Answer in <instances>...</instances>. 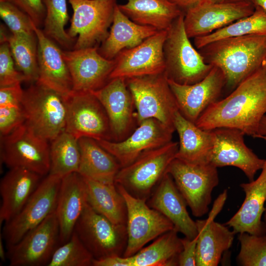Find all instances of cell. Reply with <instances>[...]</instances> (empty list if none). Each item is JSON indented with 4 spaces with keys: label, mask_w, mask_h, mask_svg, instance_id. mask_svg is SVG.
Returning <instances> with one entry per match:
<instances>
[{
    "label": "cell",
    "mask_w": 266,
    "mask_h": 266,
    "mask_svg": "<svg viewBox=\"0 0 266 266\" xmlns=\"http://www.w3.org/2000/svg\"><path fill=\"white\" fill-rule=\"evenodd\" d=\"M266 113V61L227 97L209 106L195 124L206 130L236 129L255 137Z\"/></svg>",
    "instance_id": "obj_1"
},
{
    "label": "cell",
    "mask_w": 266,
    "mask_h": 266,
    "mask_svg": "<svg viewBox=\"0 0 266 266\" xmlns=\"http://www.w3.org/2000/svg\"><path fill=\"white\" fill-rule=\"evenodd\" d=\"M204 61L223 72L226 85L234 90L266 61V36L248 35L218 40L199 49Z\"/></svg>",
    "instance_id": "obj_2"
},
{
    "label": "cell",
    "mask_w": 266,
    "mask_h": 266,
    "mask_svg": "<svg viewBox=\"0 0 266 266\" xmlns=\"http://www.w3.org/2000/svg\"><path fill=\"white\" fill-rule=\"evenodd\" d=\"M182 12L167 30L164 46L165 72L168 78L185 85L203 79L213 66L206 63L187 34Z\"/></svg>",
    "instance_id": "obj_3"
},
{
    "label": "cell",
    "mask_w": 266,
    "mask_h": 266,
    "mask_svg": "<svg viewBox=\"0 0 266 266\" xmlns=\"http://www.w3.org/2000/svg\"><path fill=\"white\" fill-rule=\"evenodd\" d=\"M24 124L38 136L51 141L66 131L65 96L37 83L24 90Z\"/></svg>",
    "instance_id": "obj_4"
},
{
    "label": "cell",
    "mask_w": 266,
    "mask_h": 266,
    "mask_svg": "<svg viewBox=\"0 0 266 266\" xmlns=\"http://www.w3.org/2000/svg\"><path fill=\"white\" fill-rule=\"evenodd\" d=\"M179 142L171 141L146 151L118 172L115 184L123 187L133 196L146 201L166 173L175 158Z\"/></svg>",
    "instance_id": "obj_5"
},
{
    "label": "cell",
    "mask_w": 266,
    "mask_h": 266,
    "mask_svg": "<svg viewBox=\"0 0 266 266\" xmlns=\"http://www.w3.org/2000/svg\"><path fill=\"white\" fill-rule=\"evenodd\" d=\"M126 82L136 109L138 124L154 118L175 129L174 115L179 108L165 72L126 79Z\"/></svg>",
    "instance_id": "obj_6"
},
{
    "label": "cell",
    "mask_w": 266,
    "mask_h": 266,
    "mask_svg": "<svg viewBox=\"0 0 266 266\" xmlns=\"http://www.w3.org/2000/svg\"><path fill=\"white\" fill-rule=\"evenodd\" d=\"M166 173L173 178L193 215L200 217L206 214L212 191L219 183L217 167L209 162L192 163L175 158Z\"/></svg>",
    "instance_id": "obj_7"
},
{
    "label": "cell",
    "mask_w": 266,
    "mask_h": 266,
    "mask_svg": "<svg viewBox=\"0 0 266 266\" xmlns=\"http://www.w3.org/2000/svg\"><path fill=\"white\" fill-rule=\"evenodd\" d=\"M74 231L94 259L123 256L128 242L126 225L113 223L88 203Z\"/></svg>",
    "instance_id": "obj_8"
},
{
    "label": "cell",
    "mask_w": 266,
    "mask_h": 266,
    "mask_svg": "<svg viewBox=\"0 0 266 266\" xmlns=\"http://www.w3.org/2000/svg\"><path fill=\"white\" fill-rule=\"evenodd\" d=\"M73 14L68 35L77 38L72 49L92 47L107 37L116 6V0H67Z\"/></svg>",
    "instance_id": "obj_9"
},
{
    "label": "cell",
    "mask_w": 266,
    "mask_h": 266,
    "mask_svg": "<svg viewBox=\"0 0 266 266\" xmlns=\"http://www.w3.org/2000/svg\"><path fill=\"white\" fill-rule=\"evenodd\" d=\"M0 160L10 168H25L44 176L50 169V146L23 124L0 136Z\"/></svg>",
    "instance_id": "obj_10"
},
{
    "label": "cell",
    "mask_w": 266,
    "mask_h": 266,
    "mask_svg": "<svg viewBox=\"0 0 266 266\" xmlns=\"http://www.w3.org/2000/svg\"><path fill=\"white\" fill-rule=\"evenodd\" d=\"M62 178L48 174L21 211L4 223L2 236L7 247L18 242L55 210Z\"/></svg>",
    "instance_id": "obj_11"
},
{
    "label": "cell",
    "mask_w": 266,
    "mask_h": 266,
    "mask_svg": "<svg viewBox=\"0 0 266 266\" xmlns=\"http://www.w3.org/2000/svg\"><path fill=\"white\" fill-rule=\"evenodd\" d=\"M126 203L128 242L124 257H131L150 241L174 229L161 213L150 207L145 200L135 198L123 187L115 185Z\"/></svg>",
    "instance_id": "obj_12"
},
{
    "label": "cell",
    "mask_w": 266,
    "mask_h": 266,
    "mask_svg": "<svg viewBox=\"0 0 266 266\" xmlns=\"http://www.w3.org/2000/svg\"><path fill=\"white\" fill-rule=\"evenodd\" d=\"M66 131L79 139L111 140L109 121L103 106L91 92L72 91L65 96Z\"/></svg>",
    "instance_id": "obj_13"
},
{
    "label": "cell",
    "mask_w": 266,
    "mask_h": 266,
    "mask_svg": "<svg viewBox=\"0 0 266 266\" xmlns=\"http://www.w3.org/2000/svg\"><path fill=\"white\" fill-rule=\"evenodd\" d=\"M255 9L250 1L204 0L186 10L184 18L185 30L190 38L206 35L252 14Z\"/></svg>",
    "instance_id": "obj_14"
},
{
    "label": "cell",
    "mask_w": 266,
    "mask_h": 266,
    "mask_svg": "<svg viewBox=\"0 0 266 266\" xmlns=\"http://www.w3.org/2000/svg\"><path fill=\"white\" fill-rule=\"evenodd\" d=\"M60 240V228L55 211L7 248L10 266H47Z\"/></svg>",
    "instance_id": "obj_15"
},
{
    "label": "cell",
    "mask_w": 266,
    "mask_h": 266,
    "mask_svg": "<svg viewBox=\"0 0 266 266\" xmlns=\"http://www.w3.org/2000/svg\"><path fill=\"white\" fill-rule=\"evenodd\" d=\"M167 30L158 31L139 45L123 50L114 59L109 80L157 75L166 70L164 53Z\"/></svg>",
    "instance_id": "obj_16"
},
{
    "label": "cell",
    "mask_w": 266,
    "mask_h": 266,
    "mask_svg": "<svg viewBox=\"0 0 266 266\" xmlns=\"http://www.w3.org/2000/svg\"><path fill=\"white\" fill-rule=\"evenodd\" d=\"M174 131L175 129L157 119L149 118L142 121L133 133L122 140L97 141L115 158L122 167L131 164L143 152L172 141Z\"/></svg>",
    "instance_id": "obj_17"
},
{
    "label": "cell",
    "mask_w": 266,
    "mask_h": 266,
    "mask_svg": "<svg viewBox=\"0 0 266 266\" xmlns=\"http://www.w3.org/2000/svg\"><path fill=\"white\" fill-rule=\"evenodd\" d=\"M214 145L208 162L216 167L235 166L241 169L250 181L263 168L265 159L258 157L244 142L245 134L241 131L229 128L212 130Z\"/></svg>",
    "instance_id": "obj_18"
},
{
    "label": "cell",
    "mask_w": 266,
    "mask_h": 266,
    "mask_svg": "<svg viewBox=\"0 0 266 266\" xmlns=\"http://www.w3.org/2000/svg\"><path fill=\"white\" fill-rule=\"evenodd\" d=\"M167 81L179 111L194 123L209 106L219 100L226 85L222 71L215 66L203 79L193 84H181L168 78Z\"/></svg>",
    "instance_id": "obj_19"
},
{
    "label": "cell",
    "mask_w": 266,
    "mask_h": 266,
    "mask_svg": "<svg viewBox=\"0 0 266 266\" xmlns=\"http://www.w3.org/2000/svg\"><path fill=\"white\" fill-rule=\"evenodd\" d=\"M63 54L71 77L72 91L90 92L109 81L115 60L102 56L97 47L65 50Z\"/></svg>",
    "instance_id": "obj_20"
},
{
    "label": "cell",
    "mask_w": 266,
    "mask_h": 266,
    "mask_svg": "<svg viewBox=\"0 0 266 266\" xmlns=\"http://www.w3.org/2000/svg\"><path fill=\"white\" fill-rule=\"evenodd\" d=\"M100 101L108 116L112 138L121 141L128 136L135 118L134 105L126 79H111L100 89L90 92Z\"/></svg>",
    "instance_id": "obj_21"
},
{
    "label": "cell",
    "mask_w": 266,
    "mask_h": 266,
    "mask_svg": "<svg viewBox=\"0 0 266 266\" xmlns=\"http://www.w3.org/2000/svg\"><path fill=\"white\" fill-rule=\"evenodd\" d=\"M37 41L38 78L36 83L66 96L72 91V82L63 52L56 42L33 25Z\"/></svg>",
    "instance_id": "obj_22"
},
{
    "label": "cell",
    "mask_w": 266,
    "mask_h": 266,
    "mask_svg": "<svg viewBox=\"0 0 266 266\" xmlns=\"http://www.w3.org/2000/svg\"><path fill=\"white\" fill-rule=\"evenodd\" d=\"M239 186L245 193L244 200L238 210L225 225L232 228L235 233L266 234L262 220L266 210V159L258 177Z\"/></svg>",
    "instance_id": "obj_23"
},
{
    "label": "cell",
    "mask_w": 266,
    "mask_h": 266,
    "mask_svg": "<svg viewBox=\"0 0 266 266\" xmlns=\"http://www.w3.org/2000/svg\"><path fill=\"white\" fill-rule=\"evenodd\" d=\"M147 203L170 220L174 229L185 237L193 239L197 236L196 221L189 215L187 203L169 174L166 173Z\"/></svg>",
    "instance_id": "obj_24"
},
{
    "label": "cell",
    "mask_w": 266,
    "mask_h": 266,
    "mask_svg": "<svg viewBox=\"0 0 266 266\" xmlns=\"http://www.w3.org/2000/svg\"><path fill=\"white\" fill-rule=\"evenodd\" d=\"M87 203L83 177L78 172L62 177L55 210L59 224L61 244L70 238Z\"/></svg>",
    "instance_id": "obj_25"
},
{
    "label": "cell",
    "mask_w": 266,
    "mask_h": 266,
    "mask_svg": "<svg viewBox=\"0 0 266 266\" xmlns=\"http://www.w3.org/2000/svg\"><path fill=\"white\" fill-rule=\"evenodd\" d=\"M42 176L22 167L10 168L0 182V224L14 217L23 208L42 180Z\"/></svg>",
    "instance_id": "obj_26"
},
{
    "label": "cell",
    "mask_w": 266,
    "mask_h": 266,
    "mask_svg": "<svg viewBox=\"0 0 266 266\" xmlns=\"http://www.w3.org/2000/svg\"><path fill=\"white\" fill-rule=\"evenodd\" d=\"M216 215L210 213L204 220H197L198 231L197 266H217L222 254L232 245L235 233L214 221Z\"/></svg>",
    "instance_id": "obj_27"
},
{
    "label": "cell",
    "mask_w": 266,
    "mask_h": 266,
    "mask_svg": "<svg viewBox=\"0 0 266 266\" xmlns=\"http://www.w3.org/2000/svg\"><path fill=\"white\" fill-rule=\"evenodd\" d=\"M155 28L139 25L123 13L117 4L107 37L99 52L105 58L113 60L123 50L133 48L157 33Z\"/></svg>",
    "instance_id": "obj_28"
},
{
    "label": "cell",
    "mask_w": 266,
    "mask_h": 266,
    "mask_svg": "<svg viewBox=\"0 0 266 266\" xmlns=\"http://www.w3.org/2000/svg\"><path fill=\"white\" fill-rule=\"evenodd\" d=\"M174 126L179 138L175 158L192 163L208 162L214 145L213 130L200 129L179 110L174 115Z\"/></svg>",
    "instance_id": "obj_29"
},
{
    "label": "cell",
    "mask_w": 266,
    "mask_h": 266,
    "mask_svg": "<svg viewBox=\"0 0 266 266\" xmlns=\"http://www.w3.org/2000/svg\"><path fill=\"white\" fill-rule=\"evenodd\" d=\"M78 143L80 162L78 173L83 177L115 184L116 176L121 168L115 158L94 139L81 137Z\"/></svg>",
    "instance_id": "obj_30"
},
{
    "label": "cell",
    "mask_w": 266,
    "mask_h": 266,
    "mask_svg": "<svg viewBox=\"0 0 266 266\" xmlns=\"http://www.w3.org/2000/svg\"><path fill=\"white\" fill-rule=\"evenodd\" d=\"M118 5L133 22L154 27L158 31L167 30L182 13L169 0H127L125 3Z\"/></svg>",
    "instance_id": "obj_31"
},
{
    "label": "cell",
    "mask_w": 266,
    "mask_h": 266,
    "mask_svg": "<svg viewBox=\"0 0 266 266\" xmlns=\"http://www.w3.org/2000/svg\"><path fill=\"white\" fill-rule=\"evenodd\" d=\"M83 179L89 204L113 223L126 225V201L115 184H106L85 177Z\"/></svg>",
    "instance_id": "obj_32"
},
{
    "label": "cell",
    "mask_w": 266,
    "mask_h": 266,
    "mask_svg": "<svg viewBox=\"0 0 266 266\" xmlns=\"http://www.w3.org/2000/svg\"><path fill=\"white\" fill-rule=\"evenodd\" d=\"M178 233L173 229L129 257L131 266H178V256L182 250V244Z\"/></svg>",
    "instance_id": "obj_33"
},
{
    "label": "cell",
    "mask_w": 266,
    "mask_h": 266,
    "mask_svg": "<svg viewBox=\"0 0 266 266\" xmlns=\"http://www.w3.org/2000/svg\"><path fill=\"white\" fill-rule=\"evenodd\" d=\"M6 41L9 45L17 69L32 84L38 78L37 41L35 32L33 34H7L0 26V43Z\"/></svg>",
    "instance_id": "obj_34"
},
{
    "label": "cell",
    "mask_w": 266,
    "mask_h": 266,
    "mask_svg": "<svg viewBox=\"0 0 266 266\" xmlns=\"http://www.w3.org/2000/svg\"><path fill=\"white\" fill-rule=\"evenodd\" d=\"M49 173L61 178L78 172L80 162L78 139L65 131L51 141Z\"/></svg>",
    "instance_id": "obj_35"
},
{
    "label": "cell",
    "mask_w": 266,
    "mask_h": 266,
    "mask_svg": "<svg viewBox=\"0 0 266 266\" xmlns=\"http://www.w3.org/2000/svg\"><path fill=\"white\" fill-rule=\"evenodd\" d=\"M248 35L266 36V12L255 6L254 12L245 17L209 34L194 38L195 47L199 49L221 39Z\"/></svg>",
    "instance_id": "obj_36"
},
{
    "label": "cell",
    "mask_w": 266,
    "mask_h": 266,
    "mask_svg": "<svg viewBox=\"0 0 266 266\" xmlns=\"http://www.w3.org/2000/svg\"><path fill=\"white\" fill-rule=\"evenodd\" d=\"M23 93L21 83L0 87V136L8 134L24 124Z\"/></svg>",
    "instance_id": "obj_37"
},
{
    "label": "cell",
    "mask_w": 266,
    "mask_h": 266,
    "mask_svg": "<svg viewBox=\"0 0 266 266\" xmlns=\"http://www.w3.org/2000/svg\"><path fill=\"white\" fill-rule=\"evenodd\" d=\"M42 0L46 10L42 30L44 33L62 47L73 49L75 39L65 29L68 20L66 0Z\"/></svg>",
    "instance_id": "obj_38"
},
{
    "label": "cell",
    "mask_w": 266,
    "mask_h": 266,
    "mask_svg": "<svg viewBox=\"0 0 266 266\" xmlns=\"http://www.w3.org/2000/svg\"><path fill=\"white\" fill-rule=\"evenodd\" d=\"M94 258L74 231L69 239L58 247L48 266H90Z\"/></svg>",
    "instance_id": "obj_39"
},
{
    "label": "cell",
    "mask_w": 266,
    "mask_h": 266,
    "mask_svg": "<svg viewBox=\"0 0 266 266\" xmlns=\"http://www.w3.org/2000/svg\"><path fill=\"white\" fill-rule=\"evenodd\" d=\"M240 248L236 262L242 266H266V234L239 233Z\"/></svg>",
    "instance_id": "obj_40"
},
{
    "label": "cell",
    "mask_w": 266,
    "mask_h": 266,
    "mask_svg": "<svg viewBox=\"0 0 266 266\" xmlns=\"http://www.w3.org/2000/svg\"><path fill=\"white\" fill-rule=\"evenodd\" d=\"M0 16L13 34H33L34 24L23 11L8 1H0Z\"/></svg>",
    "instance_id": "obj_41"
},
{
    "label": "cell",
    "mask_w": 266,
    "mask_h": 266,
    "mask_svg": "<svg viewBox=\"0 0 266 266\" xmlns=\"http://www.w3.org/2000/svg\"><path fill=\"white\" fill-rule=\"evenodd\" d=\"M15 62L6 41L0 46V87L26 81L24 75L15 67Z\"/></svg>",
    "instance_id": "obj_42"
},
{
    "label": "cell",
    "mask_w": 266,
    "mask_h": 266,
    "mask_svg": "<svg viewBox=\"0 0 266 266\" xmlns=\"http://www.w3.org/2000/svg\"><path fill=\"white\" fill-rule=\"evenodd\" d=\"M9 1L26 13L34 25L40 28L43 25L46 10L42 0H0Z\"/></svg>",
    "instance_id": "obj_43"
},
{
    "label": "cell",
    "mask_w": 266,
    "mask_h": 266,
    "mask_svg": "<svg viewBox=\"0 0 266 266\" xmlns=\"http://www.w3.org/2000/svg\"><path fill=\"white\" fill-rule=\"evenodd\" d=\"M197 237L190 239L185 237L181 238L182 250L178 256V266H196Z\"/></svg>",
    "instance_id": "obj_44"
},
{
    "label": "cell",
    "mask_w": 266,
    "mask_h": 266,
    "mask_svg": "<svg viewBox=\"0 0 266 266\" xmlns=\"http://www.w3.org/2000/svg\"><path fill=\"white\" fill-rule=\"evenodd\" d=\"M93 266H131L130 257L111 256L101 259H94Z\"/></svg>",
    "instance_id": "obj_45"
},
{
    "label": "cell",
    "mask_w": 266,
    "mask_h": 266,
    "mask_svg": "<svg viewBox=\"0 0 266 266\" xmlns=\"http://www.w3.org/2000/svg\"><path fill=\"white\" fill-rule=\"evenodd\" d=\"M171 2L175 4L179 8L186 9L198 4L204 0H169Z\"/></svg>",
    "instance_id": "obj_46"
},
{
    "label": "cell",
    "mask_w": 266,
    "mask_h": 266,
    "mask_svg": "<svg viewBox=\"0 0 266 266\" xmlns=\"http://www.w3.org/2000/svg\"><path fill=\"white\" fill-rule=\"evenodd\" d=\"M262 135H266V115H264L262 118L258 129L257 134L255 137L258 138Z\"/></svg>",
    "instance_id": "obj_47"
},
{
    "label": "cell",
    "mask_w": 266,
    "mask_h": 266,
    "mask_svg": "<svg viewBox=\"0 0 266 266\" xmlns=\"http://www.w3.org/2000/svg\"><path fill=\"white\" fill-rule=\"evenodd\" d=\"M2 236L1 235V233H0V258L1 259V261L2 262H4L6 260V258H7V253L5 252L4 250V245L2 242Z\"/></svg>",
    "instance_id": "obj_48"
},
{
    "label": "cell",
    "mask_w": 266,
    "mask_h": 266,
    "mask_svg": "<svg viewBox=\"0 0 266 266\" xmlns=\"http://www.w3.org/2000/svg\"><path fill=\"white\" fill-rule=\"evenodd\" d=\"M255 6L261 8L266 12V0H251Z\"/></svg>",
    "instance_id": "obj_49"
},
{
    "label": "cell",
    "mask_w": 266,
    "mask_h": 266,
    "mask_svg": "<svg viewBox=\"0 0 266 266\" xmlns=\"http://www.w3.org/2000/svg\"><path fill=\"white\" fill-rule=\"evenodd\" d=\"M214 1H219V2H239V1H250L251 0H211Z\"/></svg>",
    "instance_id": "obj_50"
},
{
    "label": "cell",
    "mask_w": 266,
    "mask_h": 266,
    "mask_svg": "<svg viewBox=\"0 0 266 266\" xmlns=\"http://www.w3.org/2000/svg\"><path fill=\"white\" fill-rule=\"evenodd\" d=\"M263 216H264L263 222L264 223L265 229H266V210L264 212Z\"/></svg>",
    "instance_id": "obj_51"
},
{
    "label": "cell",
    "mask_w": 266,
    "mask_h": 266,
    "mask_svg": "<svg viewBox=\"0 0 266 266\" xmlns=\"http://www.w3.org/2000/svg\"><path fill=\"white\" fill-rule=\"evenodd\" d=\"M258 138H261L264 139L266 140V135L260 136H259Z\"/></svg>",
    "instance_id": "obj_52"
}]
</instances>
